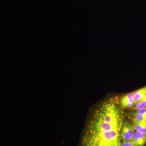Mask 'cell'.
I'll return each instance as SVG.
<instances>
[{
    "label": "cell",
    "instance_id": "9c48e42d",
    "mask_svg": "<svg viewBox=\"0 0 146 146\" xmlns=\"http://www.w3.org/2000/svg\"><path fill=\"white\" fill-rule=\"evenodd\" d=\"M121 146H134L131 141H122Z\"/></svg>",
    "mask_w": 146,
    "mask_h": 146
},
{
    "label": "cell",
    "instance_id": "52a82bcc",
    "mask_svg": "<svg viewBox=\"0 0 146 146\" xmlns=\"http://www.w3.org/2000/svg\"><path fill=\"white\" fill-rule=\"evenodd\" d=\"M129 118L132 120L146 121V113L138 114L132 111L129 113Z\"/></svg>",
    "mask_w": 146,
    "mask_h": 146
},
{
    "label": "cell",
    "instance_id": "6da1fadb",
    "mask_svg": "<svg viewBox=\"0 0 146 146\" xmlns=\"http://www.w3.org/2000/svg\"><path fill=\"white\" fill-rule=\"evenodd\" d=\"M121 130L88 131L86 146H121Z\"/></svg>",
    "mask_w": 146,
    "mask_h": 146
},
{
    "label": "cell",
    "instance_id": "7a4b0ae2",
    "mask_svg": "<svg viewBox=\"0 0 146 146\" xmlns=\"http://www.w3.org/2000/svg\"><path fill=\"white\" fill-rule=\"evenodd\" d=\"M136 131L133 124L128 120H124L122 127L120 133V138L122 141H131Z\"/></svg>",
    "mask_w": 146,
    "mask_h": 146
},
{
    "label": "cell",
    "instance_id": "5b68a950",
    "mask_svg": "<svg viewBox=\"0 0 146 146\" xmlns=\"http://www.w3.org/2000/svg\"><path fill=\"white\" fill-rule=\"evenodd\" d=\"M133 125L136 131L146 134V121L133 119Z\"/></svg>",
    "mask_w": 146,
    "mask_h": 146
},
{
    "label": "cell",
    "instance_id": "8992f818",
    "mask_svg": "<svg viewBox=\"0 0 146 146\" xmlns=\"http://www.w3.org/2000/svg\"><path fill=\"white\" fill-rule=\"evenodd\" d=\"M132 92L134 95L136 104H137L146 96V86Z\"/></svg>",
    "mask_w": 146,
    "mask_h": 146
},
{
    "label": "cell",
    "instance_id": "ba28073f",
    "mask_svg": "<svg viewBox=\"0 0 146 146\" xmlns=\"http://www.w3.org/2000/svg\"><path fill=\"white\" fill-rule=\"evenodd\" d=\"M146 108V96L141 101L136 104L132 110H139Z\"/></svg>",
    "mask_w": 146,
    "mask_h": 146
},
{
    "label": "cell",
    "instance_id": "3957f363",
    "mask_svg": "<svg viewBox=\"0 0 146 146\" xmlns=\"http://www.w3.org/2000/svg\"><path fill=\"white\" fill-rule=\"evenodd\" d=\"M119 102L120 106L123 110L127 108L133 109L136 104L133 92L123 95L119 99Z\"/></svg>",
    "mask_w": 146,
    "mask_h": 146
},
{
    "label": "cell",
    "instance_id": "277c9868",
    "mask_svg": "<svg viewBox=\"0 0 146 146\" xmlns=\"http://www.w3.org/2000/svg\"><path fill=\"white\" fill-rule=\"evenodd\" d=\"M131 142L134 146H145L146 144V134L136 131Z\"/></svg>",
    "mask_w": 146,
    "mask_h": 146
}]
</instances>
